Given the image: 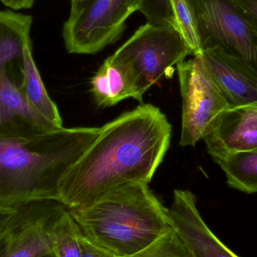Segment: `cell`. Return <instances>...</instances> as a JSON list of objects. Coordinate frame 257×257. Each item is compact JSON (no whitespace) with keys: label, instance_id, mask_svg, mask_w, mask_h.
Returning <instances> with one entry per match:
<instances>
[{"label":"cell","instance_id":"cell-1","mask_svg":"<svg viewBox=\"0 0 257 257\" xmlns=\"http://www.w3.org/2000/svg\"><path fill=\"white\" fill-rule=\"evenodd\" d=\"M172 126L160 108L139 105L100 127L94 142L66 172L60 202L82 206L115 187L149 184L170 145Z\"/></svg>","mask_w":257,"mask_h":257},{"label":"cell","instance_id":"cell-2","mask_svg":"<svg viewBox=\"0 0 257 257\" xmlns=\"http://www.w3.org/2000/svg\"><path fill=\"white\" fill-rule=\"evenodd\" d=\"M99 131L97 127H62L24 139L0 138V204L60 202L63 177Z\"/></svg>","mask_w":257,"mask_h":257},{"label":"cell","instance_id":"cell-3","mask_svg":"<svg viewBox=\"0 0 257 257\" xmlns=\"http://www.w3.org/2000/svg\"><path fill=\"white\" fill-rule=\"evenodd\" d=\"M68 209L86 238L120 257L145 250L172 227L169 208L144 183L115 187L91 203Z\"/></svg>","mask_w":257,"mask_h":257},{"label":"cell","instance_id":"cell-4","mask_svg":"<svg viewBox=\"0 0 257 257\" xmlns=\"http://www.w3.org/2000/svg\"><path fill=\"white\" fill-rule=\"evenodd\" d=\"M190 55L193 51L175 25L147 23L109 57L127 77L133 99L142 102L150 87Z\"/></svg>","mask_w":257,"mask_h":257},{"label":"cell","instance_id":"cell-5","mask_svg":"<svg viewBox=\"0 0 257 257\" xmlns=\"http://www.w3.org/2000/svg\"><path fill=\"white\" fill-rule=\"evenodd\" d=\"M202 51L220 50L257 75V32L232 0H189Z\"/></svg>","mask_w":257,"mask_h":257},{"label":"cell","instance_id":"cell-6","mask_svg":"<svg viewBox=\"0 0 257 257\" xmlns=\"http://www.w3.org/2000/svg\"><path fill=\"white\" fill-rule=\"evenodd\" d=\"M182 98L180 145L195 146L229 105L207 70L200 54L177 65Z\"/></svg>","mask_w":257,"mask_h":257},{"label":"cell","instance_id":"cell-7","mask_svg":"<svg viewBox=\"0 0 257 257\" xmlns=\"http://www.w3.org/2000/svg\"><path fill=\"white\" fill-rule=\"evenodd\" d=\"M145 0H93L75 20L66 21L63 38L69 54H95L121 38L126 20Z\"/></svg>","mask_w":257,"mask_h":257},{"label":"cell","instance_id":"cell-8","mask_svg":"<svg viewBox=\"0 0 257 257\" xmlns=\"http://www.w3.org/2000/svg\"><path fill=\"white\" fill-rule=\"evenodd\" d=\"M16 205L18 214L0 235V257H42L54 253L51 227L67 207L56 200Z\"/></svg>","mask_w":257,"mask_h":257},{"label":"cell","instance_id":"cell-9","mask_svg":"<svg viewBox=\"0 0 257 257\" xmlns=\"http://www.w3.org/2000/svg\"><path fill=\"white\" fill-rule=\"evenodd\" d=\"M172 227L192 257H240L225 245L207 226L189 190H175L169 208Z\"/></svg>","mask_w":257,"mask_h":257},{"label":"cell","instance_id":"cell-10","mask_svg":"<svg viewBox=\"0 0 257 257\" xmlns=\"http://www.w3.org/2000/svg\"><path fill=\"white\" fill-rule=\"evenodd\" d=\"M202 139L212 159L257 148V102L222 111Z\"/></svg>","mask_w":257,"mask_h":257},{"label":"cell","instance_id":"cell-11","mask_svg":"<svg viewBox=\"0 0 257 257\" xmlns=\"http://www.w3.org/2000/svg\"><path fill=\"white\" fill-rule=\"evenodd\" d=\"M58 128L30 106L16 81L0 78V138L24 139Z\"/></svg>","mask_w":257,"mask_h":257},{"label":"cell","instance_id":"cell-12","mask_svg":"<svg viewBox=\"0 0 257 257\" xmlns=\"http://www.w3.org/2000/svg\"><path fill=\"white\" fill-rule=\"evenodd\" d=\"M199 54L229 108L257 102L254 72L216 48L204 50Z\"/></svg>","mask_w":257,"mask_h":257},{"label":"cell","instance_id":"cell-13","mask_svg":"<svg viewBox=\"0 0 257 257\" xmlns=\"http://www.w3.org/2000/svg\"><path fill=\"white\" fill-rule=\"evenodd\" d=\"M32 24L30 15L0 10V78L7 76L16 81L13 72L22 71L24 50L32 45Z\"/></svg>","mask_w":257,"mask_h":257},{"label":"cell","instance_id":"cell-14","mask_svg":"<svg viewBox=\"0 0 257 257\" xmlns=\"http://www.w3.org/2000/svg\"><path fill=\"white\" fill-rule=\"evenodd\" d=\"M33 46L27 45L24 50L22 76L19 84L24 99L32 108L54 123L62 128L63 120L55 102L51 99L45 88L40 73L33 57Z\"/></svg>","mask_w":257,"mask_h":257},{"label":"cell","instance_id":"cell-15","mask_svg":"<svg viewBox=\"0 0 257 257\" xmlns=\"http://www.w3.org/2000/svg\"><path fill=\"white\" fill-rule=\"evenodd\" d=\"M90 84L93 97L99 106H114L128 98L133 99L127 77L110 57L98 69Z\"/></svg>","mask_w":257,"mask_h":257},{"label":"cell","instance_id":"cell-16","mask_svg":"<svg viewBox=\"0 0 257 257\" xmlns=\"http://www.w3.org/2000/svg\"><path fill=\"white\" fill-rule=\"evenodd\" d=\"M212 160L224 172L229 187L247 194L257 193V148Z\"/></svg>","mask_w":257,"mask_h":257},{"label":"cell","instance_id":"cell-17","mask_svg":"<svg viewBox=\"0 0 257 257\" xmlns=\"http://www.w3.org/2000/svg\"><path fill=\"white\" fill-rule=\"evenodd\" d=\"M81 232L76 222L66 209L53 224L51 236L56 257H81L80 237Z\"/></svg>","mask_w":257,"mask_h":257},{"label":"cell","instance_id":"cell-18","mask_svg":"<svg viewBox=\"0 0 257 257\" xmlns=\"http://www.w3.org/2000/svg\"><path fill=\"white\" fill-rule=\"evenodd\" d=\"M175 25L193 53L201 54L200 40L194 12L189 0H169Z\"/></svg>","mask_w":257,"mask_h":257},{"label":"cell","instance_id":"cell-19","mask_svg":"<svg viewBox=\"0 0 257 257\" xmlns=\"http://www.w3.org/2000/svg\"><path fill=\"white\" fill-rule=\"evenodd\" d=\"M130 257H192L173 227L145 250Z\"/></svg>","mask_w":257,"mask_h":257},{"label":"cell","instance_id":"cell-20","mask_svg":"<svg viewBox=\"0 0 257 257\" xmlns=\"http://www.w3.org/2000/svg\"><path fill=\"white\" fill-rule=\"evenodd\" d=\"M142 12L148 24L175 25L169 0H145Z\"/></svg>","mask_w":257,"mask_h":257},{"label":"cell","instance_id":"cell-21","mask_svg":"<svg viewBox=\"0 0 257 257\" xmlns=\"http://www.w3.org/2000/svg\"><path fill=\"white\" fill-rule=\"evenodd\" d=\"M81 257H120L96 245L86 238L82 232L80 237Z\"/></svg>","mask_w":257,"mask_h":257},{"label":"cell","instance_id":"cell-22","mask_svg":"<svg viewBox=\"0 0 257 257\" xmlns=\"http://www.w3.org/2000/svg\"><path fill=\"white\" fill-rule=\"evenodd\" d=\"M257 32V0H232Z\"/></svg>","mask_w":257,"mask_h":257},{"label":"cell","instance_id":"cell-23","mask_svg":"<svg viewBox=\"0 0 257 257\" xmlns=\"http://www.w3.org/2000/svg\"><path fill=\"white\" fill-rule=\"evenodd\" d=\"M18 211L17 205L0 204V235L10 226Z\"/></svg>","mask_w":257,"mask_h":257},{"label":"cell","instance_id":"cell-24","mask_svg":"<svg viewBox=\"0 0 257 257\" xmlns=\"http://www.w3.org/2000/svg\"><path fill=\"white\" fill-rule=\"evenodd\" d=\"M93 1V0H71L70 14L66 21L71 22L75 21Z\"/></svg>","mask_w":257,"mask_h":257},{"label":"cell","instance_id":"cell-25","mask_svg":"<svg viewBox=\"0 0 257 257\" xmlns=\"http://www.w3.org/2000/svg\"><path fill=\"white\" fill-rule=\"evenodd\" d=\"M2 3L14 11L31 9L36 0H0Z\"/></svg>","mask_w":257,"mask_h":257},{"label":"cell","instance_id":"cell-26","mask_svg":"<svg viewBox=\"0 0 257 257\" xmlns=\"http://www.w3.org/2000/svg\"><path fill=\"white\" fill-rule=\"evenodd\" d=\"M42 257H56L55 255L54 254V253H50V254L45 255V256H43Z\"/></svg>","mask_w":257,"mask_h":257}]
</instances>
